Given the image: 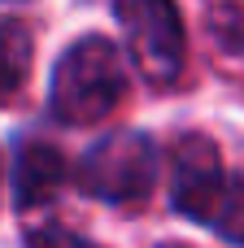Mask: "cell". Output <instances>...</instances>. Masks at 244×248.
Segmentation results:
<instances>
[{
	"label": "cell",
	"instance_id": "obj_6",
	"mask_svg": "<svg viewBox=\"0 0 244 248\" xmlns=\"http://www.w3.org/2000/svg\"><path fill=\"white\" fill-rule=\"evenodd\" d=\"M31 31L13 17H0V105L26 83V70H31Z\"/></svg>",
	"mask_w": 244,
	"mask_h": 248
},
{
	"label": "cell",
	"instance_id": "obj_7",
	"mask_svg": "<svg viewBox=\"0 0 244 248\" xmlns=\"http://www.w3.org/2000/svg\"><path fill=\"white\" fill-rule=\"evenodd\" d=\"M26 248H100V244L65 231V227H39V231H31V244Z\"/></svg>",
	"mask_w": 244,
	"mask_h": 248
},
{
	"label": "cell",
	"instance_id": "obj_1",
	"mask_svg": "<svg viewBox=\"0 0 244 248\" xmlns=\"http://www.w3.org/2000/svg\"><path fill=\"white\" fill-rule=\"evenodd\" d=\"M175 209L227 244H244V179L223 170L218 144L210 135H179L175 153Z\"/></svg>",
	"mask_w": 244,
	"mask_h": 248
},
{
	"label": "cell",
	"instance_id": "obj_3",
	"mask_svg": "<svg viewBox=\"0 0 244 248\" xmlns=\"http://www.w3.org/2000/svg\"><path fill=\"white\" fill-rule=\"evenodd\" d=\"M153 179H157V148L148 135H135V131L105 135L79 161V187L109 205L144 201L153 192Z\"/></svg>",
	"mask_w": 244,
	"mask_h": 248
},
{
	"label": "cell",
	"instance_id": "obj_4",
	"mask_svg": "<svg viewBox=\"0 0 244 248\" xmlns=\"http://www.w3.org/2000/svg\"><path fill=\"white\" fill-rule=\"evenodd\" d=\"M114 13L127 31V48L148 83H175L183 74L188 39L175 0H114Z\"/></svg>",
	"mask_w": 244,
	"mask_h": 248
},
{
	"label": "cell",
	"instance_id": "obj_8",
	"mask_svg": "<svg viewBox=\"0 0 244 248\" xmlns=\"http://www.w3.org/2000/svg\"><path fill=\"white\" fill-rule=\"evenodd\" d=\"M162 248H188V244H162Z\"/></svg>",
	"mask_w": 244,
	"mask_h": 248
},
{
	"label": "cell",
	"instance_id": "obj_5",
	"mask_svg": "<svg viewBox=\"0 0 244 248\" xmlns=\"http://www.w3.org/2000/svg\"><path fill=\"white\" fill-rule=\"evenodd\" d=\"M70 166L57 148L48 144H22L17 148V166H13V192H17V205L31 209V205H44L52 201V192L65 183Z\"/></svg>",
	"mask_w": 244,
	"mask_h": 248
},
{
	"label": "cell",
	"instance_id": "obj_2",
	"mask_svg": "<svg viewBox=\"0 0 244 248\" xmlns=\"http://www.w3.org/2000/svg\"><path fill=\"white\" fill-rule=\"evenodd\" d=\"M122 92H127V70L118 48L105 35H83L57 61L48 105L65 126H92L118 109Z\"/></svg>",
	"mask_w": 244,
	"mask_h": 248
}]
</instances>
